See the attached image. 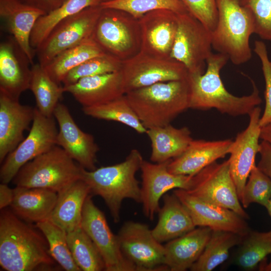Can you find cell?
I'll list each match as a JSON object with an SVG mask.
<instances>
[{
	"instance_id": "5bb4252c",
	"label": "cell",
	"mask_w": 271,
	"mask_h": 271,
	"mask_svg": "<svg viewBox=\"0 0 271 271\" xmlns=\"http://www.w3.org/2000/svg\"><path fill=\"white\" fill-rule=\"evenodd\" d=\"M81 227L99 251L106 271H137L123 255L117 235L110 229L104 214L93 203L91 194L83 205Z\"/></svg>"
},
{
	"instance_id": "681fc988",
	"label": "cell",
	"mask_w": 271,
	"mask_h": 271,
	"mask_svg": "<svg viewBox=\"0 0 271 271\" xmlns=\"http://www.w3.org/2000/svg\"><path fill=\"white\" fill-rule=\"evenodd\" d=\"M265 208H266V209L267 210V212L268 213V214H269V215L270 216V217L271 218V197L270 198V200H269L267 205L265 207Z\"/></svg>"
},
{
	"instance_id": "d590c367",
	"label": "cell",
	"mask_w": 271,
	"mask_h": 271,
	"mask_svg": "<svg viewBox=\"0 0 271 271\" xmlns=\"http://www.w3.org/2000/svg\"><path fill=\"white\" fill-rule=\"evenodd\" d=\"M67 238L72 257L81 270H105V263L99 251L81 226L67 232Z\"/></svg>"
},
{
	"instance_id": "b9f144b4",
	"label": "cell",
	"mask_w": 271,
	"mask_h": 271,
	"mask_svg": "<svg viewBox=\"0 0 271 271\" xmlns=\"http://www.w3.org/2000/svg\"><path fill=\"white\" fill-rule=\"evenodd\" d=\"M253 51L259 58L265 81V108L260 116V127L271 123V60L269 59L265 44L261 41H255Z\"/></svg>"
},
{
	"instance_id": "30bf717a",
	"label": "cell",
	"mask_w": 271,
	"mask_h": 271,
	"mask_svg": "<svg viewBox=\"0 0 271 271\" xmlns=\"http://www.w3.org/2000/svg\"><path fill=\"white\" fill-rule=\"evenodd\" d=\"M186 191L204 201L229 209L245 219L249 218L238 197L228 160L214 162L193 176L192 185Z\"/></svg>"
},
{
	"instance_id": "f1b7e54d",
	"label": "cell",
	"mask_w": 271,
	"mask_h": 271,
	"mask_svg": "<svg viewBox=\"0 0 271 271\" xmlns=\"http://www.w3.org/2000/svg\"><path fill=\"white\" fill-rule=\"evenodd\" d=\"M146 134L152 147L153 163L172 160L182 154L193 140L188 127L177 128L171 124L147 129Z\"/></svg>"
},
{
	"instance_id": "d4e9b609",
	"label": "cell",
	"mask_w": 271,
	"mask_h": 271,
	"mask_svg": "<svg viewBox=\"0 0 271 271\" xmlns=\"http://www.w3.org/2000/svg\"><path fill=\"white\" fill-rule=\"evenodd\" d=\"M212 232L208 227H199L168 241L164 247L165 264L169 270L190 269L201 255Z\"/></svg>"
},
{
	"instance_id": "f35d334b",
	"label": "cell",
	"mask_w": 271,
	"mask_h": 271,
	"mask_svg": "<svg viewBox=\"0 0 271 271\" xmlns=\"http://www.w3.org/2000/svg\"><path fill=\"white\" fill-rule=\"evenodd\" d=\"M122 61L115 57L104 54L91 58L75 67L65 77L63 86L76 83L80 79L97 75L120 71Z\"/></svg>"
},
{
	"instance_id": "c3c4849f",
	"label": "cell",
	"mask_w": 271,
	"mask_h": 271,
	"mask_svg": "<svg viewBox=\"0 0 271 271\" xmlns=\"http://www.w3.org/2000/svg\"><path fill=\"white\" fill-rule=\"evenodd\" d=\"M260 270L271 271V260L268 263H265L260 267Z\"/></svg>"
},
{
	"instance_id": "bcb514c9",
	"label": "cell",
	"mask_w": 271,
	"mask_h": 271,
	"mask_svg": "<svg viewBox=\"0 0 271 271\" xmlns=\"http://www.w3.org/2000/svg\"><path fill=\"white\" fill-rule=\"evenodd\" d=\"M14 189L10 188L8 184H0V209L1 210L10 206L14 198Z\"/></svg>"
},
{
	"instance_id": "5b68a950",
	"label": "cell",
	"mask_w": 271,
	"mask_h": 271,
	"mask_svg": "<svg viewBox=\"0 0 271 271\" xmlns=\"http://www.w3.org/2000/svg\"><path fill=\"white\" fill-rule=\"evenodd\" d=\"M218 20L211 32L212 48L227 55L235 65L249 61L252 56L250 36L254 33L250 11L240 0H216Z\"/></svg>"
},
{
	"instance_id": "8d00e7d4",
	"label": "cell",
	"mask_w": 271,
	"mask_h": 271,
	"mask_svg": "<svg viewBox=\"0 0 271 271\" xmlns=\"http://www.w3.org/2000/svg\"><path fill=\"white\" fill-rule=\"evenodd\" d=\"M46 238L50 254L65 270L80 271L70 250L67 232L49 219L38 222L35 225Z\"/></svg>"
},
{
	"instance_id": "f546056e",
	"label": "cell",
	"mask_w": 271,
	"mask_h": 271,
	"mask_svg": "<svg viewBox=\"0 0 271 271\" xmlns=\"http://www.w3.org/2000/svg\"><path fill=\"white\" fill-rule=\"evenodd\" d=\"M104 54L90 38L61 53L43 67L49 76L60 84L72 69L91 58Z\"/></svg>"
},
{
	"instance_id": "484cf974",
	"label": "cell",
	"mask_w": 271,
	"mask_h": 271,
	"mask_svg": "<svg viewBox=\"0 0 271 271\" xmlns=\"http://www.w3.org/2000/svg\"><path fill=\"white\" fill-rule=\"evenodd\" d=\"M11 210L19 218L29 223L48 219L56 204L58 193L40 188L16 186L14 188Z\"/></svg>"
},
{
	"instance_id": "9c48e42d",
	"label": "cell",
	"mask_w": 271,
	"mask_h": 271,
	"mask_svg": "<svg viewBox=\"0 0 271 271\" xmlns=\"http://www.w3.org/2000/svg\"><path fill=\"white\" fill-rule=\"evenodd\" d=\"M54 117L42 114L35 107L27 137L5 158L0 169L2 183L8 184L27 163L57 145L58 130Z\"/></svg>"
},
{
	"instance_id": "d6a6232c",
	"label": "cell",
	"mask_w": 271,
	"mask_h": 271,
	"mask_svg": "<svg viewBox=\"0 0 271 271\" xmlns=\"http://www.w3.org/2000/svg\"><path fill=\"white\" fill-rule=\"evenodd\" d=\"M31 70L29 89L35 96L36 107L44 115L53 116L64 92L63 87L54 81L39 63L32 65Z\"/></svg>"
},
{
	"instance_id": "44dd1931",
	"label": "cell",
	"mask_w": 271,
	"mask_h": 271,
	"mask_svg": "<svg viewBox=\"0 0 271 271\" xmlns=\"http://www.w3.org/2000/svg\"><path fill=\"white\" fill-rule=\"evenodd\" d=\"M35 107L23 105L0 91V163L24 140V132L30 128Z\"/></svg>"
},
{
	"instance_id": "277c9868",
	"label": "cell",
	"mask_w": 271,
	"mask_h": 271,
	"mask_svg": "<svg viewBox=\"0 0 271 271\" xmlns=\"http://www.w3.org/2000/svg\"><path fill=\"white\" fill-rule=\"evenodd\" d=\"M125 95L147 129L165 126L190 108L189 76L185 79L156 83L130 91Z\"/></svg>"
},
{
	"instance_id": "f907efd6",
	"label": "cell",
	"mask_w": 271,
	"mask_h": 271,
	"mask_svg": "<svg viewBox=\"0 0 271 271\" xmlns=\"http://www.w3.org/2000/svg\"><path fill=\"white\" fill-rule=\"evenodd\" d=\"M100 2V3H104V2H110V1H114V0H99Z\"/></svg>"
},
{
	"instance_id": "7402d4cb",
	"label": "cell",
	"mask_w": 271,
	"mask_h": 271,
	"mask_svg": "<svg viewBox=\"0 0 271 271\" xmlns=\"http://www.w3.org/2000/svg\"><path fill=\"white\" fill-rule=\"evenodd\" d=\"M63 87L82 107L103 104L125 94L120 70L84 77Z\"/></svg>"
},
{
	"instance_id": "3957f363",
	"label": "cell",
	"mask_w": 271,
	"mask_h": 271,
	"mask_svg": "<svg viewBox=\"0 0 271 271\" xmlns=\"http://www.w3.org/2000/svg\"><path fill=\"white\" fill-rule=\"evenodd\" d=\"M143 160L140 152L132 149L121 163L93 171L81 168L80 179L89 186L91 194L104 200L115 223L120 221L121 206L125 199L141 203V187L136 174Z\"/></svg>"
},
{
	"instance_id": "d6986e66",
	"label": "cell",
	"mask_w": 271,
	"mask_h": 271,
	"mask_svg": "<svg viewBox=\"0 0 271 271\" xmlns=\"http://www.w3.org/2000/svg\"><path fill=\"white\" fill-rule=\"evenodd\" d=\"M173 193L186 207L196 227L232 232L243 236L250 230L245 219L229 209L204 201L185 190L176 189Z\"/></svg>"
},
{
	"instance_id": "ac0fdd59",
	"label": "cell",
	"mask_w": 271,
	"mask_h": 271,
	"mask_svg": "<svg viewBox=\"0 0 271 271\" xmlns=\"http://www.w3.org/2000/svg\"><path fill=\"white\" fill-rule=\"evenodd\" d=\"M141 52L154 57L171 58L178 27V13L160 9L146 13L139 19Z\"/></svg>"
},
{
	"instance_id": "8992f818",
	"label": "cell",
	"mask_w": 271,
	"mask_h": 271,
	"mask_svg": "<svg viewBox=\"0 0 271 271\" xmlns=\"http://www.w3.org/2000/svg\"><path fill=\"white\" fill-rule=\"evenodd\" d=\"M81 168L56 145L24 165L12 181L16 186L48 189L58 193L80 179Z\"/></svg>"
},
{
	"instance_id": "83f0119b",
	"label": "cell",
	"mask_w": 271,
	"mask_h": 271,
	"mask_svg": "<svg viewBox=\"0 0 271 271\" xmlns=\"http://www.w3.org/2000/svg\"><path fill=\"white\" fill-rule=\"evenodd\" d=\"M156 226L152 229L160 242H168L196 228L188 210L174 194H165Z\"/></svg>"
},
{
	"instance_id": "6da1fadb",
	"label": "cell",
	"mask_w": 271,
	"mask_h": 271,
	"mask_svg": "<svg viewBox=\"0 0 271 271\" xmlns=\"http://www.w3.org/2000/svg\"><path fill=\"white\" fill-rule=\"evenodd\" d=\"M31 223L23 221L11 209L0 215V265L7 271H32L55 264L46 238Z\"/></svg>"
},
{
	"instance_id": "1f68e13d",
	"label": "cell",
	"mask_w": 271,
	"mask_h": 271,
	"mask_svg": "<svg viewBox=\"0 0 271 271\" xmlns=\"http://www.w3.org/2000/svg\"><path fill=\"white\" fill-rule=\"evenodd\" d=\"M100 4L99 0H66L61 6L38 19L31 35V47L36 51L61 22L86 8Z\"/></svg>"
},
{
	"instance_id": "4316f807",
	"label": "cell",
	"mask_w": 271,
	"mask_h": 271,
	"mask_svg": "<svg viewBox=\"0 0 271 271\" xmlns=\"http://www.w3.org/2000/svg\"><path fill=\"white\" fill-rule=\"evenodd\" d=\"M91 194L89 186L79 179L58 192L55 207L48 219L66 232L81 226L82 211L85 201Z\"/></svg>"
},
{
	"instance_id": "4fadbf2b",
	"label": "cell",
	"mask_w": 271,
	"mask_h": 271,
	"mask_svg": "<svg viewBox=\"0 0 271 271\" xmlns=\"http://www.w3.org/2000/svg\"><path fill=\"white\" fill-rule=\"evenodd\" d=\"M120 72L125 94L156 83L185 79L189 76L184 65L175 59L154 57L141 52L122 61Z\"/></svg>"
},
{
	"instance_id": "e575fe53",
	"label": "cell",
	"mask_w": 271,
	"mask_h": 271,
	"mask_svg": "<svg viewBox=\"0 0 271 271\" xmlns=\"http://www.w3.org/2000/svg\"><path fill=\"white\" fill-rule=\"evenodd\" d=\"M238 245L234 257V264L244 270H253L271 254V230H250Z\"/></svg>"
},
{
	"instance_id": "4dcf8cb0",
	"label": "cell",
	"mask_w": 271,
	"mask_h": 271,
	"mask_svg": "<svg viewBox=\"0 0 271 271\" xmlns=\"http://www.w3.org/2000/svg\"><path fill=\"white\" fill-rule=\"evenodd\" d=\"M243 236L229 231L213 230L192 271H211L228 258L230 249L241 242Z\"/></svg>"
},
{
	"instance_id": "ba28073f",
	"label": "cell",
	"mask_w": 271,
	"mask_h": 271,
	"mask_svg": "<svg viewBox=\"0 0 271 271\" xmlns=\"http://www.w3.org/2000/svg\"><path fill=\"white\" fill-rule=\"evenodd\" d=\"M211 32L188 12L178 13V27L171 58L189 74H203L212 52Z\"/></svg>"
},
{
	"instance_id": "8fae6325",
	"label": "cell",
	"mask_w": 271,
	"mask_h": 271,
	"mask_svg": "<svg viewBox=\"0 0 271 271\" xmlns=\"http://www.w3.org/2000/svg\"><path fill=\"white\" fill-rule=\"evenodd\" d=\"M102 7H89L59 23L36 50L38 63L44 67L64 51L91 38Z\"/></svg>"
},
{
	"instance_id": "ffe728a7",
	"label": "cell",
	"mask_w": 271,
	"mask_h": 271,
	"mask_svg": "<svg viewBox=\"0 0 271 271\" xmlns=\"http://www.w3.org/2000/svg\"><path fill=\"white\" fill-rule=\"evenodd\" d=\"M31 63L11 36L0 44V91L16 99L29 89Z\"/></svg>"
},
{
	"instance_id": "7c38bea8",
	"label": "cell",
	"mask_w": 271,
	"mask_h": 271,
	"mask_svg": "<svg viewBox=\"0 0 271 271\" xmlns=\"http://www.w3.org/2000/svg\"><path fill=\"white\" fill-rule=\"evenodd\" d=\"M124 257L137 271L169 270L165 264V247L146 224L125 222L117 234Z\"/></svg>"
},
{
	"instance_id": "2e32d148",
	"label": "cell",
	"mask_w": 271,
	"mask_h": 271,
	"mask_svg": "<svg viewBox=\"0 0 271 271\" xmlns=\"http://www.w3.org/2000/svg\"><path fill=\"white\" fill-rule=\"evenodd\" d=\"M260 112L261 109L258 106L249 113L247 126L237 134L229 152V169L240 201L249 175L256 165L255 157L259 152Z\"/></svg>"
},
{
	"instance_id": "836d02e7",
	"label": "cell",
	"mask_w": 271,
	"mask_h": 271,
	"mask_svg": "<svg viewBox=\"0 0 271 271\" xmlns=\"http://www.w3.org/2000/svg\"><path fill=\"white\" fill-rule=\"evenodd\" d=\"M82 111L85 115L95 118L124 124L139 133H146L147 130L131 106L125 94L103 104L82 107Z\"/></svg>"
},
{
	"instance_id": "ee69618b",
	"label": "cell",
	"mask_w": 271,
	"mask_h": 271,
	"mask_svg": "<svg viewBox=\"0 0 271 271\" xmlns=\"http://www.w3.org/2000/svg\"><path fill=\"white\" fill-rule=\"evenodd\" d=\"M260 159L257 167L271 179V146L262 141L259 144Z\"/></svg>"
},
{
	"instance_id": "52a82bcc",
	"label": "cell",
	"mask_w": 271,
	"mask_h": 271,
	"mask_svg": "<svg viewBox=\"0 0 271 271\" xmlns=\"http://www.w3.org/2000/svg\"><path fill=\"white\" fill-rule=\"evenodd\" d=\"M91 38L105 54L122 62L141 52L139 19L120 10L102 8Z\"/></svg>"
},
{
	"instance_id": "9a60e30c",
	"label": "cell",
	"mask_w": 271,
	"mask_h": 271,
	"mask_svg": "<svg viewBox=\"0 0 271 271\" xmlns=\"http://www.w3.org/2000/svg\"><path fill=\"white\" fill-rule=\"evenodd\" d=\"M171 160L162 163L143 160L141 167L142 183L141 203L144 214L151 221L159 212L161 197L172 189L189 190L193 176L177 175L170 172L168 166Z\"/></svg>"
},
{
	"instance_id": "7a4b0ae2",
	"label": "cell",
	"mask_w": 271,
	"mask_h": 271,
	"mask_svg": "<svg viewBox=\"0 0 271 271\" xmlns=\"http://www.w3.org/2000/svg\"><path fill=\"white\" fill-rule=\"evenodd\" d=\"M228 60L225 54L212 53L206 61V69L203 74H189L190 108H215L222 113L237 116L249 115L261 104L258 89L250 78L252 91L249 95L236 96L226 89L220 77V71Z\"/></svg>"
},
{
	"instance_id": "f6af8a7d",
	"label": "cell",
	"mask_w": 271,
	"mask_h": 271,
	"mask_svg": "<svg viewBox=\"0 0 271 271\" xmlns=\"http://www.w3.org/2000/svg\"><path fill=\"white\" fill-rule=\"evenodd\" d=\"M26 4L39 9L45 14L61 6L66 0H21Z\"/></svg>"
},
{
	"instance_id": "e0dca14e",
	"label": "cell",
	"mask_w": 271,
	"mask_h": 271,
	"mask_svg": "<svg viewBox=\"0 0 271 271\" xmlns=\"http://www.w3.org/2000/svg\"><path fill=\"white\" fill-rule=\"evenodd\" d=\"M53 116L59 126L57 145L85 169H96V158L99 147L93 136L79 128L68 107L61 102L56 107Z\"/></svg>"
},
{
	"instance_id": "cb8c5ba5",
	"label": "cell",
	"mask_w": 271,
	"mask_h": 271,
	"mask_svg": "<svg viewBox=\"0 0 271 271\" xmlns=\"http://www.w3.org/2000/svg\"><path fill=\"white\" fill-rule=\"evenodd\" d=\"M43 11L21 0H0V17L7 30L29 58L32 65L36 51L31 46V35Z\"/></svg>"
},
{
	"instance_id": "74e56055",
	"label": "cell",
	"mask_w": 271,
	"mask_h": 271,
	"mask_svg": "<svg viewBox=\"0 0 271 271\" xmlns=\"http://www.w3.org/2000/svg\"><path fill=\"white\" fill-rule=\"evenodd\" d=\"M102 8H112L125 11L139 19L149 12L167 9L176 13L188 12L179 0H114L100 3Z\"/></svg>"
},
{
	"instance_id": "ab89813d",
	"label": "cell",
	"mask_w": 271,
	"mask_h": 271,
	"mask_svg": "<svg viewBox=\"0 0 271 271\" xmlns=\"http://www.w3.org/2000/svg\"><path fill=\"white\" fill-rule=\"evenodd\" d=\"M271 197V179L255 165L252 169L240 199L241 205L247 208L251 203L266 207Z\"/></svg>"
},
{
	"instance_id": "7bdbcfd3",
	"label": "cell",
	"mask_w": 271,
	"mask_h": 271,
	"mask_svg": "<svg viewBox=\"0 0 271 271\" xmlns=\"http://www.w3.org/2000/svg\"><path fill=\"white\" fill-rule=\"evenodd\" d=\"M189 13L210 31L216 27L218 20L216 0H179Z\"/></svg>"
},
{
	"instance_id": "60d3db41",
	"label": "cell",
	"mask_w": 271,
	"mask_h": 271,
	"mask_svg": "<svg viewBox=\"0 0 271 271\" xmlns=\"http://www.w3.org/2000/svg\"><path fill=\"white\" fill-rule=\"evenodd\" d=\"M251 12L254 33L263 40L271 41V0H240Z\"/></svg>"
},
{
	"instance_id": "7dc6e473",
	"label": "cell",
	"mask_w": 271,
	"mask_h": 271,
	"mask_svg": "<svg viewBox=\"0 0 271 271\" xmlns=\"http://www.w3.org/2000/svg\"><path fill=\"white\" fill-rule=\"evenodd\" d=\"M260 139L271 146V123L261 127Z\"/></svg>"
},
{
	"instance_id": "603a6c76",
	"label": "cell",
	"mask_w": 271,
	"mask_h": 271,
	"mask_svg": "<svg viewBox=\"0 0 271 271\" xmlns=\"http://www.w3.org/2000/svg\"><path fill=\"white\" fill-rule=\"evenodd\" d=\"M232 142L193 140L182 154L170 161L168 170L174 174L194 176L229 154Z\"/></svg>"
}]
</instances>
